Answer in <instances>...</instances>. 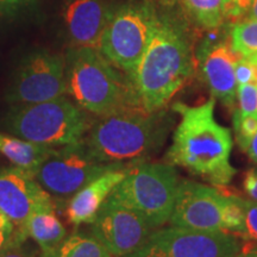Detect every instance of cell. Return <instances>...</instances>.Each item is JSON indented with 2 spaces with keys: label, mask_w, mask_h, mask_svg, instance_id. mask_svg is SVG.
<instances>
[{
  "label": "cell",
  "mask_w": 257,
  "mask_h": 257,
  "mask_svg": "<svg viewBox=\"0 0 257 257\" xmlns=\"http://www.w3.org/2000/svg\"><path fill=\"white\" fill-rule=\"evenodd\" d=\"M216 99L189 106L175 102L172 110L181 118L173 134L166 161L179 166L216 188L227 187L237 169L231 165L232 134L214 117Z\"/></svg>",
  "instance_id": "1"
},
{
  "label": "cell",
  "mask_w": 257,
  "mask_h": 257,
  "mask_svg": "<svg viewBox=\"0 0 257 257\" xmlns=\"http://www.w3.org/2000/svg\"><path fill=\"white\" fill-rule=\"evenodd\" d=\"M194 69L188 35L179 23L160 17L155 35L131 79L141 106L148 112L165 110L192 79Z\"/></svg>",
  "instance_id": "2"
},
{
  "label": "cell",
  "mask_w": 257,
  "mask_h": 257,
  "mask_svg": "<svg viewBox=\"0 0 257 257\" xmlns=\"http://www.w3.org/2000/svg\"><path fill=\"white\" fill-rule=\"evenodd\" d=\"M173 123L174 119L165 110L148 112L143 107L127 108L93 120L82 143L98 162H141L165 144Z\"/></svg>",
  "instance_id": "3"
},
{
  "label": "cell",
  "mask_w": 257,
  "mask_h": 257,
  "mask_svg": "<svg viewBox=\"0 0 257 257\" xmlns=\"http://www.w3.org/2000/svg\"><path fill=\"white\" fill-rule=\"evenodd\" d=\"M67 64V93L96 117L142 107L131 80L99 50L75 48Z\"/></svg>",
  "instance_id": "4"
},
{
  "label": "cell",
  "mask_w": 257,
  "mask_h": 257,
  "mask_svg": "<svg viewBox=\"0 0 257 257\" xmlns=\"http://www.w3.org/2000/svg\"><path fill=\"white\" fill-rule=\"evenodd\" d=\"M66 96L18 105L6 115L5 128L15 136L49 148L81 142L92 119Z\"/></svg>",
  "instance_id": "5"
},
{
  "label": "cell",
  "mask_w": 257,
  "mask_h": 257,
  "mask_svg": "<svg viewBox=\"0 0 257 257\" xmlns=\"http://www.w3.org/2000/svg\"><path fill=\"white\" fill-rule=\"evenodd\" d=\"M180 179L170 163L131 166L110 198L141 214L153 230L168 223L174 208Z\"/></svg>",
  "instance_id": "6"
},
{
  "label": "cell",
  "mask_w": 257,
  "mask_h": 257,
  "mask_svg": "<svg viewBox=\"0 0 257 257\" xmlns=\"http://www.w3.org/2000/svg\"><path fill=\"white\" fill-rule=\"evenodd\" d=\"M244 214L238 199L225 195L219 189L180 180L174 208L169 223L182 229L237 234L242 229Z\"/></svg>",
  "instance_id": "7"
},
{
  "label": "cell",
  "mask_w": 257,
  "mask_h": 257,
  "mask_svg": "<svg viewBox=\"0 0 257 257\" xmlns=\"http://www.w3.org/2000/svg\"><path fill=\"white\" fill-rule=\"evenodd\" d=\"M159 22L160 16L149 4H125L112 12L99 51L131 80L155 35Z\"/></svg>",
  "instance_id": "8"
},
{
  "label": "cell",
  "mask_w": 257,
  "mask_h": 257,
  "mask_svg": "<svg viewBox=\"0 0 257 257\" xmlns=\"http://www.w3.org/2000/svg\"><path fill=\"white\" fill-rule=\"evenodd\" d=\"M240 249L242 243L234 233L170 225L154 230L142 248L126 257H233Z\"/></svg>",
  "instance_id": "9"
},
{
  "label": "cell",
  "mask_w": 257,
  "mask_h": 257,
  "mask_svg": "<svg viewBox=\"0 0 257 257\" xmlns=\"http://www.w3.org/2000/svg\"><path fill=\"white\" fill-rule=\"evenodd\" d=\"M119 167H124V165L98 162L89 155L81 141L56 149L34 173V176L38 184L50 194L69 197L93 179Z\"/></svg>",
  "instance_id": "10"
},
{
  "label": "cell",
  "mask_w": 257,
  "mask_h": 257,
  "mask_svg": "<svg viewBox=\"0 0 257 257\" xmlns=\"http://www.w3.org/2000/svg\"><path fill=\"white\" fill-rule=\"evenodd\" d=\"M67 93V64L62 56L47 50L25 57L10 88L8 100L16 105L37 104Z\"/></svg>",
  "instance_id": "11"
},
{
  "label": "cell",
  "mask_w": 257,
  "mask_h": 257,
  "mask_svg": "<svg viewBox=\"0 0 257 257\" xmlns=\"http://www.w3.org/2000/svg\"><path fill=\"white\" fill-rule=\"evenodd\" d=\"M153 231L141 214L110 197L91 224V233L113 257H126L136 252Z\"/></svg>",
  "instance_id": "12"
},
{
  "label": "cell",
  "mask_w": 257,
  "mask_h": 257,
  "mask_svg": "<svg viewBox=\"0 0 257 257\" xmlns=\"http://www.w3.org/2000/svg\"><path fill=\"white\" fill-rule=\"evenodd\" d=\"M54 207L47 193L32 173L17 168L0 169V211L21 227L35 211Z\"/></svg>",
  "instance_id": "13"
},
{
  "label": "cell",
  "mask_w": 257,
  "mask_h": 257,
  "mask_svg": "<svg viewBox=\"0 0 257 257\" xmlns=\"http://www.w3.org/2000/svg\"><path fill=\"white\" fill-rule=\"evenodd\" d=\"M239 55L231 43L218 41L207 44L199 53V64L202 78L212 96L226 107L232 108L237 99V85L234 67Z\"/></svg>",
  "instance_id": "14"
},
{
  "label": "cell",
  "mask_w": 257,
  "mask_h": 257,
  "mask_svg": "<svg viewBox=\"0 0 257 257\" xmlns=\"http://www.w3.org/2000/svg\"><path fill=\"white\" fill-rule=\"evenodd\" d=\"M112 11L101 0H68L63 9L67 34L75 48L99 50Z\"/></svg>",
  "instance_id": "15"
},
{
  "label": "cell",
  "mask_w": 257,
  "mask_h": 257,
  "mask_svg": "<svg viewBox=\"0 0 257 257\" xmlns=\"http://www.w3.org/2000/svg\"><path fill=\"white\" fill-rule=\"evenodd\" d=\"M131 166H124L104 173L73 194L66 210L68 223L74 227L92 224L102 204L107 200L115 186L125 178Z\"/></svg>",
  "instance_id": "16"
},
{
  "label": "cell",
  "mask_w": 257,
  "mask_h": 257,
  "mask_svg": "<svg viewBox=\"0 0 257 257\" xmlns=\"http://www.w3.org/2000/svg\"><path fill=\"white\" fill-rule=\"evenodd\" d=\"M55 152V148L0 133V155L4 156L14 167L27 170L32 174Z\"/></svg>",
  "instance_id": "17"
},
{
  "label": "cell",
  "mask_w": 257,
  "mask_h": 257,
  "mask_svg": "<svg viewBox=\"0 0 257 257\" xmlns=\"http://www.w3.org/2000/svg\"><path fill=\"white\" fill-rule=\"evenodd\" d=\"M21 227L43 252L57 248L67 237L66 227L56 217L54 207L35 211Z\"/></svg>",
  "instance_id": "18"
},
{
  "label": "cell",
  "mask_w": 257,
  "mask_h": 257,
  "mask_svg": "<svg viewBox=\"0 0 257 257\" xmlns=\"http://www.w3.org/2000/svg\"><path fill=\"white\" fill-rule=\"evenodd\" d=\"M194 23L205 29H217L240 10V0H182Z\"/></svg>",
  "instance_id": "19"
},
{
  "label": "cell",
  "mask_w": 257,
  "mask_h": 257,
  "mask_svg": "<svg viewBox=\"0 0 257 257\" xmlns=\"http://www.w3.org/2000/svg\"><path fill=\"white\" fill-rule=\"evenodd\" d=\"M40 257H113V255L92 233L74 232L51 251H41Z\"/></svg>",
  "instance_id": "20"
},
{
  "label": "cell",
  "mask_w": 257,
  "mask_h": 257,
  "mask_svg": "<svg viewBox=\"0 0 257 257\" xmlns=\"http://www.w3.org/2000/svg\"><path fill=\"white\" fill-rule=\"evenodd\" d=\"M231 47L240 57L257 54V21H244L231 31Z\"/></svg>",
  "instance_id": "21"
},
{
  "label": "cell",
  "mask_w": 257,
  "mask_h": 257,
  "mask_svg": "<svg viewBox=\"0 0 257 257\" xmlns=\"http://www.w3.org/2000/svg\"><path fill=\"white\" fill-rule=\"evenodd\" d=\"M233 130L236 142L240 149L245 152L252 138L257 135V117L243 115L236 110L233 113Z\"/></svg>",
  "instance_id": "22"
},
{
  "label": "cell",
  "mask_w": 257,
  "mask_h": 257,
  "mask_svg": "<svg viewBox=\"0 0 257 257\" xmlns=\"http://www.w3.org/2000/svg\"><path fill=\"white\" fill-rule=\"evenodd\" d=\"M238 202L242 206L244 219L242 229L236 236H240L244 239H251L257 242V201L246 200V199L238 198Z\"/></svg>",
  "instance_id": "23"
},
{
  "label": "cell",
  "mask_w": 257,
  "mask_h": 257,
  "mask_svg": "<svg viewBox=\"0 0 257 257\" xmlns=\"http://www.w3.org/2000/svg\"><path fill=\"white\" fill-rule=\"evenodd\" d=\"M238 111L243 115L257 117V83H246L237 87Z\"/></svg>",
  "instance_id": "24"
},
{
  "label": "cell",
  "mask_w": 257,
  "mask_h": 257,
  "mask_svg": "<svg viewBox=\"0 0 257 257\" xmlns=\"http://www.w3.org/2000/svg\"><path fill=\"white\" fill-rule=\"evenodd\" d=\"M237 85L257 83V66L248 57H239L234 67Z\"/></svg>",
  "instance_id": "25"
},
{
  "label": "cell",
  "mask_w": 257,
  "mask_h": 257,
  "mask_svg": "<svg viewBox=\"0 0 257 257\" xmlns=\"http://www.w3.org/2000/svg\"><path fill=\"white\" fill-rule=\"evenodd\" d=\"M27 239L28 236L22 227L15 226L12 229H0V255L11 246L25 243Z\"/></svg>",
  "instance_id": "26"
},
{
  "label": "cell",
  "mask_w": 257,
  "mask_h": 257,
  "mask_svg": "<svg viewBox=\"0 0 257 257\" xmlns=\"http://www.w3.org/2000/svg\"><path fill=\"white\" fill-rule=\"evenodd\" d=\"M243 187L253 201H257V167L249 169L243 179Z\"/></svg>",
  "instance_id": "27"
},
{
  "label": "cell",
  "mask_w": 257,
  "mask_h": 257,
  "mask_svg": "<svg viewBox=\"0 0 257 257\" xmlns=\"http://www.w3.org/2000/svg\"><path fill=\"white\" fill-rule=\"evenodd\" d=\"M41 252V251H40ZM40 252L24 245V243L11 246L0 255V257H40Z\"/></svg>",
  "instance_id": "28"
},
{
  "label": "cell",
  "mask_w": 257,
  "mask_h": 257,
  "mask_svg": "<svg viewBox=\"0 0 257 257\" xmlns=\"http://www.w3.org/2000/svg\"><path fill=\"white\" fill-rule=\"evenodd\" d=\"M27 2L28 0H0V12L9 11V10L17 8Z\"/></svg>",
  "instance_id": "29"
},
{
  "label": "cell",
  "mask_w": 257,
  "mask_h": 257,
  "mask_svg": "<svg viewBox=\"0 0 257 257\" xmlns=\"http://www.w3.org/2000/svg\"><path fill=\"white\" fill-rule=\"evenodd\" d=\"M245 153L248 154L250 160H251L255 165H257V135L252 138L251 143L249 144L248 149L245 150Z\"/></svg>",
  "instance_id": "30"
},
{
  "label": "cell",
  "mask_w": 257,
  "mask_h": 257,
  "mask_svg": "<svg viewBox=\"0 0 257 257\" xmlns=\"http://www.w3.org/2000/svg\"><path fill=\"white\" fill-rule=\"evenodd\" d=\"M15 226L16 225L9 219V217L6 216L4 212L0 211V229L2 230L12 229V227H15Z\"/></svg>",
  "instance_id": "31"
},
{
  "label": "cell",
  "mask_w": 257,
  "mask_h": 257,
  "mask_svg": "<svg viewBox=\"0 0 257 257\" xmlns=\"http://www.w3.org/2000/svg\"><path fill=\"white\" fill-rule=\"evenodd\" d=\"M248 21H257V0H251L249 6V14Z\"/></svg>",
  "instance_id": "32"
},
{
  "label": "cell",
  "mask_w": 257,
  "mask_h": 257,
  "mask_svg": "<svg viewBox=\"0 0 257 257\" xmlns=\"http://www.w3.org/2000/svg\"><path fill=\"white\" fill-rule=\"evenodd\" d=\"M233 257H257V249H240Z\"/></svg>",
  "instance_id": "33"
},
{
  "label": "cell",
  "mask_w": 257,
  "mask_h": 257,
  "mask_svg": "<svg viewBox=\"0 0 257 257\" xmlns=\"http://www.w3.org/2000/svg\"><path fill=\"white\" fill-rule=\"evenodd\" d=\"M157 2L163 3V4H173V3H174L175 0H157Z\"/></svg>",
  "instance_id": "34"
},
{
  "label": "cell",
  "mask_w": 257,
  "mask_h": 257,
  "mask_svg": "<svg viewBox=\"0 0 257 257\" xmlns=\"http://www.w3.org/2000/svg\"><path fill=\"white\" fill-rule=\"evenodd\" d=\"M248 59H250V60H251V61H252V62H253V63H255V64H256V66H257V54H256V55H253V56H250V57H248Z\"/></svg>",
  "instance_id": "35"
}]
</instances>
